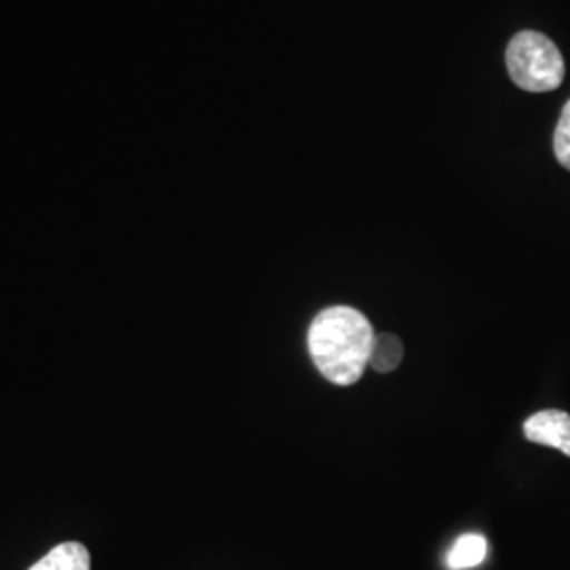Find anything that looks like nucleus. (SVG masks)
Wrapping results in <instances>:
<instances>
[{
    "mask_svg": "<svg viewBox=\"0 0 570 570\" xmlns=\"http://www.w3.org/2000/svg\"><path fill=\"white\" fill-rule=\"evenodd\" d=\"M374 330L351 306H330L308 327V351L317 370L330 383L355 385L370 366Z\"/></svg>",
    "mask_w": 570,
    "mask_h": 570,
    "instance_id": "1",
    "label": "nucleus"
},
{
    "mask_svg": "<svg viewBox=\"0 0 570 570\" xmlns=\"http://www.w3.org/2000/svg\"><path fill=\"white\" fill-rule=\"evenodd\" d=\"M511 81L530 94H546L564 81V60L560 49L541 32H518L508 45Z\"/></svg>",
    "mask_w": 570,
    "mask_h": 570,
    "instance_id": "2",
    "label": "nucleus"
},
{
    "mask_svg": "<svg viewBox=\"0 0 570 570\" xmlns=\"http://www.w3.org/2000/svg\"><path fill=\"white\" fill-rule=\"evenodd\" d=\"M524 435L532 444L551 446L570 456V414L562 410H543L524 423Z\"/></svg>",
    "mask_w": 570,
    "mask_h": 570,
    "instance_id": "3",
    "label": "nucleus"
},
{
    "mask_svg": "<svg viewBox=\"0 0 570 570\" xmlns=\"http://www.w3.org/2000/svg\"><path fill=\"white\" fill-rule=\"evenodd\" d=\"M28 570H91V556L81 543L68 541L42 556L41 560Z\"/></svg>",
    "mask_w": 570,
    "mask_h": 570,
    "instance_id": "4",
    "label": "nucleus"
},
{
    "mask_svg": "<svg viewBox=\"0 0 570 570\" xmlns=\"http://www.w3.org/2000/svg\"><path fill=\"white\" fill-rule=\"evenodd\" d=\"M489 553V543L482 534L468 532L454 541L446 556V567L450 570H468L480 567Z\"/></svg>",
    "mask_w": 570,
    "mask_h": 570,
    "instance_id": "5",
    "label": "nucleus"
},
{
    "mask_svg": "<svg viewBox=\"0 0 570 570\" xmlns=\"http://www.w3.org/2000/svg\"><path fill=\"white\" fill-rule=\"evenodd\" d=\"M404 360V345L393 334H379L374 336L372 355H370V367H374L379 374L393 372Z\"/></svg>",
    "mask_w": 570,
    "mask_h": 570,
    "instance_id": "6",
    "label": "nucleus"
},
{
    "mask_svg": "<svg viewBox=\"0 0 570 570\" xmlns=\"http://www.w3.org/2000/svg\"><path fill=\"white\" fill-rule=\"evenodd\" d=\"M553 153L556 159L562 167L570 169V100L562 108V115L556 125V134H553Z\"/></svg>",
    "mask_w": 570,
    "mask_h": 570,
    "instance_id": "7",
    "label": "nucleus"
}]
</instances>
